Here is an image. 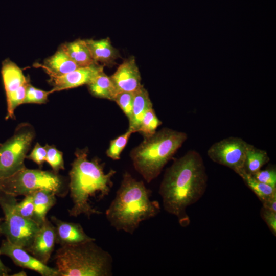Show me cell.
I'll return each instance as SVG.
<instances>
[{
	"label": "cell",
	"instance_id": "cell-1",
	"mask_svg": "<svg viewBox=\"0 0 276 276\" xmlns=\"http://www.w3.org/2000/svg\"><path fill=\"white\" fill-rule=\"evenodd\" d=\"M207 183L201 155L195 150L188 151L165 172L158 191L164 210L176 216L180 226H187L190 219L186 209L203 195Z\"/></svg>",
	"mask_w": 276,
	"mask_h": 276
},
{
	"label": "cell",
	"instance_id": "cell-2",
	"mask_svg": "<svg viewBox=\"0 0 276 276\" xmlns=\"http://www.w3.org/2000/svg\"><path fill=\"white\" fill-rule=\"evenodd\" d=\"M70 172L69 189L73 206L68 210L70 216L84 215L89 218L102 212L92 205V199L100 201L108 196L113 185L116 171H104V165L98 159L89 160L86 150L78 151Z\"/></svg>",
	"mask_w": 276,
	"mask_h": 276
},
{
	"label": "cell",
	"instance_id": "cell-3",
	"mask_svg": "<svg viewBox=\"0 0 276 276\" xmlns=\"http://www.w3.org/2000/svg\"><path fill=\"white\" fill-rule=\"evenodd\" d=\"M151 194V190L142 181L125 172L116 196L105 212L111 226L117 231L132 234L142 221L156 216L160 211V204L150 199Z\"/></svg>",
	"mask_w": 276,
	"mask_h": 276
},
{
	"label": "cell",
	"instance_id": "cell-4",
	"mask_svg": "<svg viewBox=\"0 0 276 276\" xmlns=\"http://www.w3.org/2000/svg\"><path fill=\"white\" fill-rule=\"evenodd\" d=\"M187 139L185 132L168 128L144 137L130 152L135 169L148 183L151 182Z\"/></svg>",
	"mask_w": 276,
	"mask_h": 276
},
{
	"label": "cell",
	"instance_id": "cell-5",
	"mask_svg": "<svg viewBox=\"0 0 276 276\" xmlns=\"http://www.w3.org/2000/svg\"><path fill=\"white\" fill-rule=\"evenodd\" d=\"M90 241L61 246L54 256L59 276H110L112 258Z\"/></svg>",
	"mask_w": 276,
	"mask_h": 276
},
{
	"label": "cell",
	"instance_id": "cell-6",
	"mask_svg": "<svg viewBox=\"0 0 276 276\" xmlns=\"http://www.w3.org/2000/svg\"><path fill=\"white\" fill-rule=\"evenodd\" d=\"M62 183L55 173L25 167L13 174L0 178V190L15 197L46 190L61 196Z\"/></svg>",
	"mask_w": 276,
	"mask_h": 276
},
{
	"label": "cell",
	"instance_id": "cell-7",
	"mask_svg": "<svg viewBox=\"0 0 276 276\" xmlns=\"http://www.w3.org/2000/svg\"><path fill=\"white\" fill-rule=\"evenodd\" d=\"M15 197L0 190V206L5 217L1 225V234L11 243L26 249L31 245L40 226L16 212Z\"/></svg>",
	"mask_w": 276,
	"mask_h": 276
},
{
	"label": "cell",
	"instance_id": "cell-8",
	"mask_svg": "<svg viewBox=\"0 0 276 276\" xmlns=\"http://www.w3.org/2000/svg\"><path fill=\"white\" fill-rule=\"evenodd\" d=\"M34 136L31 126L21 124L11 138L0 144V178L8 177L25 167L24 160Z\"/></svg>",
	"mask_w": 276,
	"mask_h": 276
},
{
	"label": "cell",
	"instance_id": "cell-9",
	"mask_svg": "<svg viewBox=\"0 0 276 276\" xmlns=\"http://www.w3.org/2000/svg\"><path fill=\"white\" fill-rule=\"evenodd\" d=\"M250 144L238 137L230 136L214 143L208 150L214 162L226 166L237 174L244 170L247 151Z\"/></svg>",
	"mask_w": 276,
	"mask_h": 276
},
{
	"label": "cell",
	"instance_id": "cell-10",
	"mask_svg": "<svg viewBox=\"0 0 276 276\" xmlns=\"http://www.w3.org/2000/svg\"><path fill=\"white\" fill-rule=\"evenodd\" d=\"M1 75L7 104L6 119L13 118L15 109L24 103L29 82L20 67L9 59L2 62Z\"/></svg>",
	"mask_w": 276,
	"mask_h": 276
},
{
	"label": "cell",
	"instance_id": "cell-11",
	"mask_svg": "<svg viewBox=\"0 0 276 276\" xmlns=\"http://www.w3.org/2000/svg\"><path fill=\"white\" fill-rule=\"evenodd\" d=\"M0 254L9 257L17 266L35 271L42 276H59L55 268H52L35 258L25 248L6 239L0 246Z\"/></svg>",
	"mask_w": 276,
	"mask_h": 276
},
{
	"label": "cell",
	"instance_id": "cell-12",
	"mask_svg": "<svg viewBox=\"0 0 276 276\" xmlns=\"http://www.w3.org/2000/svg\"><path fill=\"white\" fill-rule=\"evenodd\" d=\"M102 72L103 65L95 63L62 75L49 74V81L53 86L51 93L87 85Z\"/></svg>",
	"mask_w": 276,
	"mask_h": 276
},
{
	"label": "cell",
	"instance_id": "cell-13",
	"mask_svg": "<svg viewBox=\"0 0 276 276\" xmlns=\"http://www.w3.org/2000/svg\"><path fill=\"white\" fill-rule=\"evenodd\" d=\"M56 243L55 226L47 219L40 226L31 245L26 250L40 262L47 265Z\"/></svg>",
	"mask_w": 276,
	"mask_h": 276
},
{
	"label": "cell",
	"instance_id": "cell-14",
	"mask_svg": "<svg viewBox=\"0 0 276 276\" xmlns=\"http://www.w3.org/2000/svg\"><path fill=\"white\" fill-rule=\"evenodd\" d=\"M110 78L118 93L134 92L142 85L141 74L133 56L125 59Z\"/></svg>",
	"mask_w": 276,
	"mask_h": 276
},
{
	"label": "cell",
	"instance_id": "cell-15",
	"mask_svg": "<svg viewBox=\"0 0 276 276\" xmlns=\"http://www.w3.org/2000/svg\"><path fill=\"white\" fill-rule=\"evenodd\" d=\"M51 220L55 228L56 242L60 246L96 240L86 234L79 223L62 221L55 216H52Z\"/></svg>",
	"mask_w": 276,
	"mask_h": 276
},
{
	"label": "cell",
	"instance_id": "cell-16",
	"mask_svg": "<svg viewBox=\"0 0 276 276\" xmlns=\"http://www.w3.org/2000/svg\"><path fill=\"white\" fill-rule=\"evenodd\" d=\"M85 41L95 63L110 65L119 56L118 50L112 45L109 38L85 39Z\"/></svg>",
	"mask_w": 276,
	"mask_h": 276
},
{
	"label": "cell",
	"instance_id": "cell-17",
	"mask_svg": "<svg viewBox=\"0 0 276 276\" xmlns=\"http://www.w3.org/2000/svg\"><path fill=\"white\" fill-rule=\"evenodd\" d=\"M48 74L60 76L72 72L79 67L60 47L52 56L39 65Z\"/></svg>",
	"mask_w": 276,
	"mask_h": 276
},
{
	"label": "cell",
	"instance_id": "cell-18",
	"mask_svg": "<svg viewBox=\"0 0 276 276\" xmlns=\"http://www.w3.org/2000/svg\"><path fill=\"white\" fill-rule=\"evenodd\" d=\"M152 108V103L147 90L142 85L133 92L132 115L129 120L128 129L133 133L137 132L143 117L149 109Z\"/></svg>",
	"mask_w": 276,
	"mask_h": 276
},
{
	"label": "cell",
	"instance_id": "cell-19",
	"mask_svg": "<svg viewBox=\"0 0 276 276\" xmlns=\"http://www.w3.org/2000/svg\"><path fill=\"white\" fill-rule=\"evenodd\" d=\"M56 195L55 192L46 190L33 193L34 210L32 219L39 226L45 221L48 212L55 204Z\"/></svg>",
	"mask_w": 276,
	"mask_h": 276
},
{
	"label": "cell",
	"instance_id": "cell-20",
	"mask_svg": "<svg viewBox=\"0 0 276 276\" xmlns=\"http://www.w3.org/2000/svg\"><path fill=\"white\" fill-rule=\"evenodd\" d=\"M60 47L79 67L87 66L95 63L85 40L78 39L64 43Z\"/></svg>",
	"mask_w": 276,
	"mask_h": 276
},
{
	"label": "cell",
	"instance_id": "cell-21",
	"mask_svg": "<svg viewBox=\"0 0 276 276\" xmlns=\"http://www.w3.org/2000/svg\"><path fill=\"white\" fill-rule=\"evenodd\" d=\"M90 93L95 97L113 101L118 94L110 78L103 72L87 84Z\"/></svg>",
	"mask_w": 276,
	"mask_h": 276
},
{
	"label": "cell",
	"instance_id": "cell-22",
	"mask_svg": "<svg viewBox=\"0 0 276 276\" xmlns=\"http://www.w3.org/2000/svg\"><path fill=\"white\" fill-rule=\"evenodd\" d=\"M245 183L253 191L260 201L263 202L276 196V188L257 180L252 175L243 170L238 174Z\"/></svg>",
	"mask_w": 276,
	"mask_h": 276
},
{
	"label": "cell",
	"instance_id": "cell-23",
	"mask_svg": "<svg viewBox=\"0 0 276 276\" xmlns=\"http://www.w3.org/2000/svg\"><path fill=\"white\" fill-rule=\"evenodd\" d=\"M269 160L270 158L266 151L257 148L250 144L246 154L244 170L252 175L261 170Z\"/></svg>",
	"mask_w": 276,
	"mask_h": 276
},
{
	"label": "cell",
	"instance_id": "cell-24",
	"mask_svg": "<svg viewBox=\"0 0 276 276\" xmlns=\"http://www.w3.org/2000/svg\"><path fill=\"white\" fill-rule=\"evenodd\" d=\"M162 123L153 108H150L145 113L137 132L144 137L150 136L155 133L157 128Z\"/></svg>",
	"mask_w": 276,
	"mask_h": 276
},
{
	"label": "cell",
	"instance_id": "cell-25",
	"mask_svg": "<svg viewBox=\"0 0 276 276\" xmlns=\"http://www.w3.org/2000/svg\"><path fill=\"white\" fill-rule=\"evenodd\" d=\"M133 132L128 129L124 134L110 141L106 155L113 160H118L120 155L126 147L129 139Z\"/></svg>",
	"mask_w": 276,
	"mask_h": 276
},
{
	"label": "cell",
	"instance_id": "cell-26",
	"mask_svg": "<svg viewBox=\"0 0 276 276\" xmlns=\"http://www.w3.org/2000/svg\"><path fill=\"white\" fill-rule=\"evenodd\" d=\"M50 93H51V91H46L36 88L29 83L27 86L23 103H45Z\"/></svg>",
	"mask_w": 276,
	"mask_h": 276
},
{
	"label": "cell",
	"instance_id": "cell-27",
	"mask_svg": "<svg viewBox=\"0 0 276 276\" xmlns=\"http://www.w3.org/2000/svg\"><path fill=\"white\" fill-rule=\"evenodd\" d=\"M47 150L45 161L50 165L54 172L64 169V161L62 153L55 147L48 145L45 146Z\"/></svg>",
	"mask_w": 276,
	"mask_h": 276
},
{
	"label": "cell",
	"instance_id": "cell-28",
	"mask_svg": "<svg viewBox=\"0 0 276 276\" xmlns=\"http://www.w3.org/2000/svg\"><path fill=\"white\" fill-rule=\"evenodd\" d=\"M113 101L117 103L129 120L132 115L133 92L118 93L116 95Z\"/></svg>",
	"mask_w": 276,
	"mask_h": 276
},
{
	"label": "cell",
	"instance_id": "cell-29",
	"mask_svg": "<svg viewBox=\"0 0 276 276\" xmlns=\"http://www.w3.org/2000/svg\"><path fill=\"white\" fill-rule=\"evenodd\" d=\"M16 212L24 218L32 219L34 204L33 193L25 196V198L15 206ZM33 220V219H32Z\"/></svg>",
	"mask_w": 276,
	"mask_h": 276
},
{
	"label": "cell",
	"instance_id": "cell-30",
	"mask_svg": "<svg viewBox=\"0 0 276 276\" xmlns=\"http://www.w3.org/2000/svg\"><path fill=\"white\" fill-rule=\"evenodd\" d=\"M258 181L276 188V170L275 167H270L265 170H260L252 174Z\"/></svg>",
	"mask_w": 276,
	"mask_h": 276
},
{
	"label": "cell",
	"instance_id": "cell-31",
	"mask_svg": "<svg viewBox=\"0 0 276 276\" xmlns=\"http://www.w3.org/2000/svg\"><path fill=\"white\" fill-rule=\"evenodd\" d=\"M47 150L44 147L37 143L31 153L27 157L39 166H42L46 160Z\"/></svg>",
	"mask_w": 276,
	"mask_h": 276
},
{
	"label": "cell",
	"instance_id": "cell-32",
	"mask_svg": "<svg viewBox=\"0 0 276 276\" xmlns=\"http://www.w3.org/2000/svg\"><path fill=\"white\" fill-rule=\"evenodd\" d=\"M261 215L263 219L272 233L276 235V212L267 210L263 207L261 210Z\"/></svg>",
	"mask_w": 276,
	"mask_h": 276
},
{
	"label": "cell",
	"instance_id": "cell-33",
	"mask_svg": "<svg viewBox=\"0 0 276 276\" xmlns=\"http://www.w3.org/2000/svg\"><path fill=\"white\" fill-rule=\"evenodd\" d=\"M262 203L264 208L276 212V196Z\"/></svg>",
	"mask_w": 276,
	"mask_h": 276
},
{
	"label": "cell",
	"instance_id": "cell-34",
	"mask_svg": "<svg viewBox=\"0 0 276 276\" xmlns=\"http://www.w3.org/2000/svg\"><path fill=\"white\" fill-rule=\"evenodd\" d=\"M10 271L11 270L4 265L0 259V276H7Z\"/></svg>",
	"mask_w": 276,
	"mask_h": 276
},
{
	"label": "cell",
	"instance_id": "cell-35",
	"mask_svg": "<svg viewBox=\"0 0 276 276\" xmlns=\"http://www.w3.org/2000/svg\"><path fill=\"white\" fill-rule=\"evenodd\" d=\"M13 276H26L27 273L24 271H20L16 273H14V274H12Z\"/></svg>",
	"mask_w": 276,
	"mask_h": 276
},
{
	"label": "cell",
	"instance_id": "cell-36",
	"mask_svg": "<svg viewBox=\"0 0 276 276\" xmlns=\"http://www.w3.org/2000/svg\"><path fill=\"white\" fill-rule=\"evenodd\" d=\"M3 220V219L0 218V234H1V223H2V220Z\"/></svg>",
	"mask_w": 276,
	"mask_h": 276
}]
</instances>
